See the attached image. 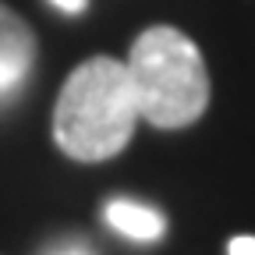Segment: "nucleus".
Wrapping results in <instances>:
<instances>
[{
  "label": "nucleus",
  "instance_id": "nucleus-6",
  "mask_svg": "<svg viewBox=\"0 0 255 255\" xmlns=\"http://www.w3.org/2000/svg\"><path fill=\"white\" fill-rule=\"evenodd\" d=\"M50 4H57L60 11H68V14H78L85 7V0H50Z\"/></svg>",
  "mask_w": 255,
  "mask_h": 255
},
{
  "label": "nucleus",
  "instance_id": "nucleus-4",
  "mask_svg": "<svg viewBox=\"0 0 255 255\" xmlns=\"http://www.w3.org/2000/svg\"><path fill=\"white\" fill-rule=\"evenodd\" d=\"M107 220H110L114 231H121L124 238H131V241H156L159 234H163V227H167L163 216H159L156 209L128 202V199H114L107 206Z\"/></svg>",
  "mask_w": 255,
  "mask_h": 255
},
{
  "label": "nucleus",
  "instance_id": "nucleus-5",
  "mask_svg": "<svg viewBox=\"0 0 255 255\" xmlns=\"http://www.w3.org/2000/svg\"><path fill=\"white\" fill-rule=\"evenodd\" d=\"M231 255H255V238H234Z\"/></svg>",
  "mask_w": 255,
  "mask_h": 255
},
{
  "label": "nucleus",
  "instance_id": "nucleus-1",
  "mask_svg": "<svg viewBox=\"0 0 255 255\" xmlns=\"http://www.w3.org/2000/svg\"><path fill=\"white\" fill-rule=\"evenodd\" d=\"M135 121L138 107L128 68L114 57H92L64 82L53 107V138L71 159L100 163L128 145Z\"/></svg>",
  "mask_w": 255,
  "mask_h": 255
},
{
  "label": "nucleus",
  "instance_id": "nucleus-3",
  "mask_svg": "<svg viewBox=\"0 0 255 255\" xmlns=\"http://www.w3.org/2000/svg\"><path fill=\"white\" fill-rule=\"evenodd\" d=\"M32 60H36V39L28 25L11 7L0 4V100L14 96L25 85Z\"/></svg>",
  "mask_w": 255,
  "mask_h": 255
},
{
  "label": "nucleus",
  "instance_id": "nucleus-2",
  "mask_svg": "<svg viewBox=\"0 0 255 255\" xmlns=\"http://www.w3.org/2000/svg\"><path fill=\"white\" fill-rule=\"evenodd\" d=\"M128 82L138 117L156 128H184L199 121L209 103V75L199 46L181 28L152 25L131 46Z\"/></svg>",
  "mask_w": 255,
  "mask_h": 255
},
{
  "label": "nucleus",
  "instance_id": "nucleus-7",
  "mask_svg": "<svg viewBox=\"0 0 255 255\" xmlns=\"http://www.w3.org/2000/svg\"><path fill=\"white\" fill-rule=\"evenodd\" d=\"M57 255H89V252H85V248H60Z\"/></svg>",
  "mask_w": 255,
  "mask_h": 255
}]
</instances>
